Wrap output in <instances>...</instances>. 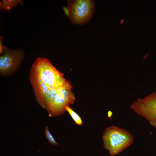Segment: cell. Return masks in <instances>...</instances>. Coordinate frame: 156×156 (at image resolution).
<instances>
[{
  "mask_svg": "<svg viewBox=\"0 0 156 156\" xmlns=\"http://www.w3.org/2000/svg\"><path fill=\"white\" fill-rule=\"evenodd\" d=\"M108 117L109 118L112 115V112H111L109 111L108 113Z\"/></svg>",
  "mask_w": 156,
  "mask_h": 156,
  "instance_id": "obj_10",
  "label": "cell"
},
{
  "mask_svg": "<svg viewBox=\"0 0 156 156\" xmlns=\"http://www.w3.org/2000/svg\"><path fill=\"white\" fill-rule=\"evenodd\" d=\"M102 138L103 146L110 156L118 154L134 142L133 136L129 131L115 126L107 127Z\"/></svg>",
  "mask_w": 156,
  "mask_h": 156,
  "instance_id": "obj_1",
  "label": "cell"
},
{
  "mask_svg": "<svg viewBox=\"0 0 156 156\" xmlns=\"http://www.w3.org/2000/svg\"><path fill=\"white\" fill-rule=\"evenodd\" d=\"M0 57L1 74H6L15 70L20 66L24 57L20 49H10L6 48Z\"/></svg>",
  "mask_w": 156,
  "mask_h": 156,
  "instance_id": "obj_5",
  "label": "cell"
},
{
  "mask_svg": "<svg viewBox=\"0 0 156 156\" xmlns=\"http://www.w3.org/2000/svg\"><path fill=\"white\" fill-rule=\"evenodd\" d=\"M95 3L92 0H69L65 13L73 23L82 25L88 23L94 12Z\"/></svg>",
  "mask_w": 156,
  "mask_h": 156,
  "instance_id": "obj_2",
  "label": "cell"
},
{
  "mask_svg": "<svg viewBox=\"0 0 156 156\" xmlns=\"http://www.w3.org/2000/svg\"><path fill=\"white\" fill-rule=\"evenodd\" d=\"M131 108L156 128V92L138 99L131 104Z\"/></svg>",
  "mask_w": 156,
  "mask_h": 156,
  "instance_id": "obj_4",
  "label": "cell"
},
{
  "mask_svg": "<svg viewBox=\"0 0 156 156\" xmlns=\"http://www.w3.org/2000/svg\"><path fill=\"white\" fill-rule=\"evenodd\" d=\"M31 68L46 85L59 88L63 86L67 81L64 78L63 74L57 69L46 58L39 57L37 58Z\"/></svg>",
  "mask_w": 156,
  "mask_h": 156,
  "instance_id": "obj_3",
  "label": "cell"
},
{
  "mask_svg": "<svg viewBox=\"0 0 156 156\" xmlns=\"http://www.w3.org/2000/svg\"><path fill=\"white\" fill-rule=\"evenodd\" d=\"M124 20H123V19H121V21H120V25L121 24H122V23H123V22H124Z\"/></svg>",
  "mask_w": 156,
  "mask_h": 156,
  "instance_id": "obj_11",
  "label": "cell"
},
{
  "mask_svg": "<svg viewBox=\"0 0 156 156\" xmlns=\"http://www.w3.org/2000/svg\"><path fill=\"white\" fill-rule=\"evenodd\" d=\"M65 110L69 113L77 125H83V122L81 117L69 106L66 108Z\"/></svg>",
  "mask_w": 156,
  "mask_h": 156,
  "instance_id": "obj_7",
  "label": "cell"
},
{
  "mask_svg": "<svg viewBox=\"0 0 156 156\" xmlns=\"http://www.w3.org/2000/svg\"><path fill=\"white\" fill-rule=\"evenodd\" d=\"M2 37L0 36V53L2 54L4 50L6 47H5L2 44Z\"/></svg>",
  "mask_w": 156,
  "mask_h": 156,
  "instance_id": "obj_9",
  "label": "cell"
},
{
  "mask_svg": "<svg viewBox=\"0 0 156 156\" xmlns=\"http://www.w3.org/2000/svg\"><path fill=\"white\" fill-rule=\"evenodd\" d=\"M44 133L46 138L48 140L50 143L55 146L58 144L50 132L49 131L48 126L45 127L44 130Z\"/></svg>",
  "mask_w": 156,
  "mask_h": 156,
  "instance_id": "obj_8",
  "label": "cell"
},
{
  "mask_svg": "<svg viewBox=\"0 0 156 156\" xmlns=\"http://www.w3.org/2000/svg\"><path fill=\"white\" fill-rule=\"evenodd\" d=\"M20 2V0H3L1 2H0V9L9 10L16 6Z\"/></svg>",
  "mask_w": 156,
  "mask_h": 156,
  "instance_id": "obj_6",
  "label": "cell"
}]
</instances>
